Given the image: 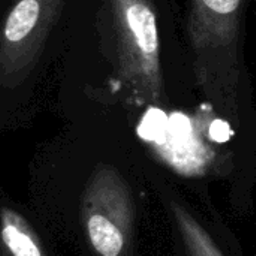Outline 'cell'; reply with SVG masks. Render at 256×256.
I'll return each instance as SVG.
<instances>
[{
  "label": "cell",
  "instance_id": "1",
  "mask_svg": "<svg viewBox=\"0 0 256 256\" xmlns=\"http://www.w3.org/2000/svg\"><path fill=\"white\" fill-rule=\"evenodd\" d=\"M48 198V210L84 256H142L144 192L116 165L98 162Z\"/></svg>",
  "mask_w": 256,
  "mask_h": 256
},
{
  "label": "cell",
  "instance_id": "2",
  "mask_svg": "<svg viewBox=\"0 0 256 256\" xmlns=\"http://www.w3.org/2000/svg\"><path fill=\"white\" fill-rule=\"evenodd\" d=\"M244 0H192L189 40L195 74L204 92L231 116L238 117L240 24Z\"/></svg>",
  "mask_w": 256,
  "mask_h": 256
},
{
  "label": "cell",
  "instance_id": "4",
  "mask_svg": "<svg viewBox=\"0 0 256 256\" xmlns=\"http://www.w3.org/2000/svg\"><path fill=\"white\" fill-rule=\"evenodd\" d=\"M150 182L166 216L174 256H244L206 192L192 195L158 174Z\"/></svg>",
  "mask_w": 256,
  "mask_h": 256
},
{
  "label": "cell",
  "instance_id": "6",
  "mask_svg": "<svg viewBox=\"0 0 256 256\" xmlns=\"http://www.w3.org/2000/svg\"><path fill=\"white\" fill-rule=\"evenodd\" d=\"M2 255L51 256L48 244L32 224L14 206H2Z\"/></svg>",
  "mask_w": 256,
  "mask_h": 256
},
{
  "label": "cell",
  "instance_id": "5",
  "mask_svg": "<svg viewBox=\"0 0 256 256\" xmlns=\"http://www.w3.org/2000/svg\"><path fill=\"white\" fill-rule=\"evenodd\" d=\"M66 0H15L0 33V84L20 86L38 64Z\"/></svg>",
  "mask_w": 256,
  "mask_h": 256
},
{
  "label": "cell",
  "instance_id": "3",
  "mask_svg": "<svg viewBox=\"0 0 256 256\" xmlns=\"http://www.w3.org/2000/svg\"><path fill=\"white\" fill-rule=\"evenodd\" d=\"M110 18L117 70L122 82L141 102L162 105L158 16L150 0H104Z\"/></svg>",
  "mask_w": 256,
  "mask_h": 256
}]
</instances>
